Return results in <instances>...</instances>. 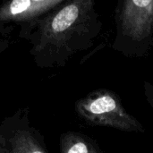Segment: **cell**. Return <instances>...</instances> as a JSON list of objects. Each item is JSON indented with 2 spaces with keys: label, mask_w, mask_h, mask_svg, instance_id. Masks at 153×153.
<instances>
[{
  "label": "cell",
  "mask_w": 153,
  "mask_h": 153,
  "mask_svg": "<svg viewBox=\"0 0 153 153\" xmlns=\"http://www.w3.org/2000/svg\"><path fill=\"white\" fill-rule=\"evenodd\" d=\"M76 111L86 123L128 133H144L143 125L123 105L119 96L107 89L90 92L76 104Z\"/></svg>",
  "instance_id": "3957f363"
},
{
  "label": "cell",
  "mask_w": 153,
  "mask_h": 153,
  "mask_svg": "<svg viewBox=\"0 0 153 153\" xmlns=\"http://www.w3.org/2000/svg\"><path fill=\"white\" fill-rule=\"evenodd\" d=\"M62 3V0H13L0 9V21L30 19L53 9Z\"/></svg>",
  "instance_id": "277c9868"
},
{
  "label": "cell",
  "mask_w": 153,
  "mask_h": 153,
  "mask_svg": "<svg viewBox=\"0 0 153 153\" xmlns=\"http://www.w3.org/2000/svg\"><path fill=\"white\" fill-rule=\"evenodd\" d=\"M62 153H100L98 145L83 134L72 133L62 138Z\"/></svg>",
  "instance_id": "5b68a950"
},
{
  "label": "cell",
  "mask_w": 153,
  "mask_h": 153,
  "mask_svg": "<svg viewBox=\"0 0 153 153\" xmlns=\"http://www.w3.org/2000/svg\"><path fill=\"white\" fill-rule=\"evenodd\" d=\"M102 22L93 0L66 3L43 26V36L54 54L65 59L91 48L102 30Z\"/></svg>",
  "instance_id": "6da1fadb"
},
{
  "label": "cell",
  "mask_w": 153,
  "mask_h": 153,
  "mask_svg": "<svg viewBox=\"0 0 153 153\" xmlns=\"http://www.w3.org/2000/svg\"><path fill=\"white\" fill-rule=\"evenodd\" d=\"M143 89H144V95L146 100L153 109V83L149 82H144Z\"/></svg>",
  "instance_id": "52a82bcc"
},
{
  "label": "cell",
  "mask_w": 153,
  "mask_h": 153,
  "mask_svg": "<svg viewBox=\"0 0 153 153\" xmlns=\"http://www.w3.org/2000/svg\"><path fill=\"white\" fill-rule=\"evenodd\" d=\"M10 153H45L27 134L19 133L11 140Z\"/></svg>",
  "instance_id": "8992f818"
},
{
  "label": "cell",
  "mask_w": 153,
  "mask_h": 153,
  "mask_svg": "<svg viewBox=\"0 0 153 153\" xmlns=\"http://www.w3.org/2000/svg\"><path fill=\"white\" fill-rule=\"evenodd\" d=\"M113 48L129 57L144 56L153 46V0H126L116 9Z\"/></svg>",
  "instance_id": "7a4b0ae2"
}]
</instances>
